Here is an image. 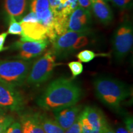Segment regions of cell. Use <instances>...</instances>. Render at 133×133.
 <instances>
[{"label": "cell", "mask_w": 133, "mask_h": 133, "mask_svg": "<svg viewBox=\"0 0 133 133\" xmlns=\"http://www.w3.org/2000/svg\"><path fill=\"white\" fill-rule=\"evenodd\" d=\"M4 116H1V117H0V131L2 129L3 124H4Z\"/></svg>", "instance_id": "33"}, {"label": "cell", "mask_w": 133, "mask_h": 133, "mask_svg": "<svg viewBox=\"0 0 133 133\" xmlns=\"http://www.w3.org/2000/svg\"><path fill=\"white\" fill-rule=\"evenodd\" d=\"M96 56L97 54L94 51L88 49L83 50L76 54V57L79 60V62L84 63L91 62Z\"/></svg>", "instance_id": "20"}, {"label": "cell", "mask_w": 133, "mask_h": 133, "mask_svg": "<svg viewBox=\"0 0 133 133\" xmlns=\"http://www.w3.org/2000/svg\"><path fill=\"white\" fill-rule=\"evenodd\" d=\"M59 10L57 13L70 16L72 11L78 6L77 0H59Z\"/></svg>", "instance_id": "18"}, {"label": "cell", "mask_w": 133, "mask_h": 133, "mask_svg": "<svg viewBox=\"0 0 133 133\" xmlns=\"http://www.w3.org/2000/svg\"><path fill=\"white\" fill-rule=\"evenodd\" d=\"M89 31H67L64 34L58 36L52 42L51 50L56 56V59H62L72 54L71 50L76 39L79 36Z\"/></svg>", "instance_id": "9"}, {"label": "cell", "mask_w": 133, "mask_h": 133, "mask_svg": "<svg viewBox=\"0 0 133 133\" xmlns=\"http://www.w3.org/2000/svg\"><path fill=\"white\" fill-rule=\"evenodd\" d=\"M8 35V32H4L0 34V52L8 49V48L4 47V43Z\"/></svg>", "instance_id": "28"}, {"label": "cell", "mask_w": 133, "mask_h": 133, "mask_svg": "<svg viewBox=\"0 0 133 133\" xmlns=\"http://www.w3.org/2000/svg\"><path fill=\"white\" fill-rule=\"evenodd\" d=\"M77 1L78 6L88 10V11H90L91 12L90 0H77Z\"/></svg>", "instance_id": "30"}, {"label": "cell", "mask_w": 133, "mask_h": 133, "mask_svg": "<svg viewBox=\"0 0 133 133\" xmlns=\"http://www.w3.org/2000/svg\"><path fill=\"white\" fill-rule=\"evenodd\" d=\"M1 116H0V117H1Z\"/></svg>", "instance_id": "35"}, {"label": "cell", "mask_w": 133, "mask_h": 133, "mask_svg": "<svg viewBox=\"0 0 133 133\" xmlns=\"http://www.w3.org/2000/svg\"><path fill=\"white\" fill-rule=\"evenodd\" d=\"M22 33L21 38L30 40H42L48 39L46 30L44 26L38 22H20Z\"/></svg>", "instance_id": "14"}, {"label": "cell", "mask_w": 133, "mask_h": 133, "mask_svg": "<svg viewBox=\"0 0 133 133\" xmlns=\"http://www.w3.org/2000/svg\"><path fill=\"white\" fill-rule=\"evenodd\" d=\"M110 1L121 10L131 9L132 6V0H110Z\"/></svg>", "instance_id": "22"}, {"label": "cell", "mask_w": 133, "mask_h": 133, "mask_svg": "<svg viewBox=\"0 0 133 133\" xmlns=\"http://www.w3.org/2000/svg\"><path fill=\"white\" fill-rule=\"evenodd\" d=\"M50 43L48 39L42 40H30L21 38L10 46L11 50L18 52L15 58L30 61L41 56L47 49Z\"/></svg>", "instance_id": "7"}, {"label": "cell", "mask_w": 133, "mask_h": 133, "mask_svg": "<svg viewBox=\"0 0 133 133\" xmlns=\"http://www.w3.org/2000/svg\"><path fill=\"white\" fill-rule=\"evenodd\" d=\"M101 133H115L114 129L110 127L109 123H107V125L103 128V129L101 130Z\"/></svg>", "instance_id": "31"}, {"label": "cell", "mask_w": 133, "mask_h": 133, "mask_svg": "<svg viewBox=\"0 0 133 133\" xmlns=\"http://www.w3.org/2000/svg\"><path fill=\"white\" fill-rule=\"evenodd\" d=\"M83 96V90L76 81L61 77L52 81L36 99L38 107L46 110L76 104Z\"/></svg>", "instance_id": "1"}, {"label": "cell", "mask_w": 133, "mask_h": 133, "mask_svg": "<svg viewBox=\"0 0 133 133\" xmlns=\"http://www.w3.org/2000/svg\"><path fill=\"white\" fill-rule=\"evenodd\" d=\"M73 77L75 78L81 75L83 71V65L79 61H72L68 64Z\"/></svg>", "instance_id": "21"}, {"label": "cell", "mask_w": 133, "mask_h": 133, "mask_svg": "<svg viewBox=\"0 0 133 133\" xmlns=\"http://www.w3.org/2000/svg\"><path fill=\"white\" fill-rule=\"evenodd\" d=\"M91 13L101 24L107 25L114 20V13L107 2L103 0H90Z\"/></svg>", "instance_id": "13"}, {"label": "cell", "mask_w": 133, "mask_h": 133, "mask_svg": "<svg viewBox=\"0 0 133 133\" xmlns=\"http://www.w3.org/2000/svg\"><path fill=\"white\" fill-rule=\"evenodd\" d=\"M81 106L79 105H73L66 107H59L53 110L54 120L66 130L74 123L81 112Z\"/></svg>", "instance_id": "12"}, {"label": "cell", "mask_w": 133, "mask_h": 133, "mask_svg": "<svg viewBox=\"0 0 133 133\" xmlns=\"http://www.w3.org/2000/svg\"><path fill=\"white\" fill-rule=\"evenodd\" d=\"M7 133H22L21 123L18 121L13 122L8 128Z\"/></svg>", "instance_id": "24"}, {"label": "cell", "mask_w": 133, "mask_h": 133, "mask_svg": "<svg viewBox=\"0 0 133 133\" xmlns=\"http://www.w3.org/2000/svg\"><path fill=\"white\" fill-rule=\"evenodd\" d=\"M112 43L115 61L121 63L132 47L133 26L130 21L124 20L117 26L113 35Z\"/></svg>", "instance_id": "5"}, {"label": "cell", "mask_w": 133, "mask_h": 133, "mask_svg": "<svg viewBox=\"0 0 133 133\" xmlns=\"http://www.w3.org/2000/svg\"><path fill=\"white\" fill-rule=\"evenodd\" d=\"M96 97L113 110H120L122 103L130 96V89L123 81L109 76H99L93 80Z\"/></svg>", "instance_id": "2"}, {"label": "cell", "mask_w": 133, "mask_h": 133, "mask_svg": "<svg viewBox=\"0 0 133 133\" xmlns=\"http://www.w3.org/2000/svg\"><path fill=\"white\" fill-rule=\"evenodd\" d=\"M103 1H106V2H109V1H110V0H103Z\"/></svg>", "instance_id": "34"}, {"label": "cell", "mask_w": 133, "mask_h": 133, "mask_svg": "<svg viewBox=\"0 0 133 133\" xmlns=\"http://www.w3.org/2000/svg\"><path fill=\"white\" fill-rule=\"evenodd\" d=\"M30 11L35 13L39 22L46 30L48 39L53 42L57 36L54 30V15L49 0H30Z\"/></svg>", "instance_id": "6"}, {"label": "cell", "mask_w": 133, "mask_h": 133, "mask_svg": "<svg viewBox=\"0 0 133 133\" xmlns=\"http://www.w3.org/2000/svg\"><path fill=\"white\" fill-rule=\"evenodd\" d=\"M126 128L129 133H133V119L132 116H127L124 119Z\"/></svg>", "instance_id": "27"}, {"label": "cell", "mask_w": 133, "mask_h": 133, "mask_svg": "<svg viewBox=\"0 0 133 133\" xmlns=\"http://www.w3.org/2000/svg\"><path fill=\"white\" fill-rule=\"evenodd\" d=\"M115 132V133H129V132L128 131L126 128L123 127V126H118V127L116 128Z\"/></svg>", "instance_id": "32"}, {"label": "cell", "mask_w": 133, "mask_h": 133, "mask_svg": "<svg viewBox=\"0 0 133 133\" xmlns=\"http://www.w3.org/2000/svg\"><path fill=\"white\" fill-rule=\"evenodd\" d=\"M26 4L27 0H4V8L8 18L13 16L21 21L26 12Z\"/></svg>", "instance_id": "16"}, {"label": "cell", "mask_w": 133, "mask_h": 133, "mask_svg": "<svg viewBox=\"0 0 133 133\" xmlns=\"http://www.w3.org/2000/svg\"><path fill=\"white\" fill-rule=\"evenodd\" d=\"M24 105V97L16 88L0 83V108L19 112L23 110Z\"/></svg>", "instance_id": "8"}, {"label": "cell", "mask_w": 133, "mask_h": 133, "mask_svg": "<svg viewBox=\"0 0 133 133\" xmlns=\"http://www.w3.org/2000/svg\"><path fill=\"white\" fill-rule=\"evenodd\" d=\"M64 133H81V124L79 116L74 123L67 129L65 130Z\"/></svg>", "instance_id": "23"}, {"label": "cell", "mask_w": 133, "mask_h": 133, "mask_svg": "<svg viewBox=\"0 0 133 133\" xmlns=\"http://www.w3.org/2000/svg\"><path fill=\"white\" fill-rule=\"evenodd\" d=\"M22 133H45L41 126L38 113H25L21 117Z\"/></svg>", "instance_id": "15"}, {"label": "cell", "mask_w": 133, "mask_h": 133, "mask_svg": "<svg viewBox=\"0 0 133 133\" xmlns=\"http://www.w3.org/2000/svg\"><path fill=\"white\" fill-rule=\"evenodd\" d=\"M33 64L32 60H7L0 61V83L13 88L25 82Z\"/></svg>", "instance_id": "3"}, {"label": "cell", "mask_w": 133, "mask_h": 133, "mask_svg": "<svg viewBox=\"0 0 133 133\" xmlns=\"http://www.w3.org/2000/svg\"><path fill=\"white\" fill-rule=\"evenodd\" d=\"M81 127L89 129L100 131L107 124L104 113L97 107L86 106L79 115Z\"/></svg>", "instance_id": "10"}, {"label": "cell", "mask_w": 133, "mask_h": 133, "mask_svg": "<svg viewBox=\"0 0 133 133\" xmlns=\"http://www.w3.org/2000/svg\"><path fill=\"white\" fill-rule=\"evenodd\" d=\"M14 122V118L11 116H4V124L2 129L0 131V133H7V131L9 126Z\"/></svg>", "instance_id": "26"}, {"label": "cell", "mask_w": 133, "mask_h": 133, "mask_svg": "<svg viewBox=\"0 0 133 133\" xmlns=\"http://www.w3.org/2000/svg\"><path fill=\"white\" fill-rule=\"evenodd\" d=\"M20 22H38L39 21H38L35 13L32 12V11H30L27 14L22 17Z\"/></svg>", "instance_id": "25"}, {"label": "cell", "mask_w": 133, "mask_h": 133, "mask_svg": "<svg viewBox=\"0 0 133 133\" xmlns=\"http://www.w3.org/2000/svg\"><path fill=\"white\" fill-rule=\"evenodd\" d=\"M49 2L51 9H52L53 14L57 13L59 10V0H49Z\"/></svg>", "instance_id": "29"}, {"label": "cell", "mask_w": 133, "mask_h": 133, "mask_svg": "<svg viewBox=\"0 0 133 133\" xmlns=\"http://www.w3.org/2000/svg\"><path fill=\"white\" fill-rule=\"evenodd\" d=\"M92 23L91 12L78 6L69 17L67 31H89Z\"/></svg>", "instance_id": "11"}, {"label": "cell", "mask_w": 133, "mask_h": 133, "mask_svg": "<svg viewBox=\"0 0 133 133\" xmlns=\"http://www.w3.org/2000/svg\"><path fill=\"white\" fill-rule=\"evenodd\" d=\"M39 118L45 133H64L65 130L56 121L46 115L39 114Z\"/></svg>", "instance_id": "17"}, {"label": "cell", "mask_w": 133, "mask_h": 133, "mask_svg": "<svg viewBox=\"0 0 133 133\" xmlns=\"http://www.w3.org/2000/svg\"><path fill=\"white\" fill-rule=\"evenodd\" d=\"M56 59L52 50L46 51L42 56L33 62L26 77V83L31 86H38L49 80L57 65Z\"/></svg>", "instance_id": "4"}, {"label": "cell", "mask_w": 133, "mask_h": 133, "mask_svg": "<svg viewBox=\"0 0 133 133\" xmlns=\"http://www.w3.org/2000/svg\"><path fill=\"white\" fill-rule=\"evenodd\" d=\"M9 21V27H8V33L12 35H22V28L19 22H18L13 16L8 18Z\"/></svg>", "instance_id": "19"}]
</instances>
